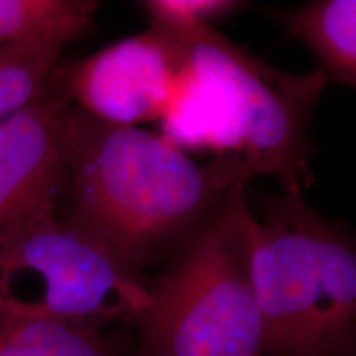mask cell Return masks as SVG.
<instances>
[{"mask_svg":"<svg viewBox=\"0 0 356 356\" xmlns=\"http://www.w3.org/2000/svg\"><path fill=\"white\" fill-rule=\"evenodd\" d=\"M61 145L70 221L139 275L175 254L252 173L238 159L198 163L162 134L114 126L68 104Z\"/></svg>","mask_w":356,"mask_h":356,"instance_id":"cell-1","label":"cell"},{"mask_svg":"<svg viewBox=\"0 0 356 356\" xmlns=\"http://www.w3.org/2000/svg\"><path fill=\"white\" fill-rule=\"evenodd\" d=\"M150 26L175 42L181 63L160 134L184 150L241 160L284 191H304L314 178L310 118L328 83L322 71L275 70L211 24Z\"/></svg>","mask_w":356,"mask_h":356,"instance_id":"cell-2","label":"cell"},{"mask_svg":"<svg viewBox=\"0 0 356 356\" xmlns=\"http://www.w3.org/2000/svg\"><path fill=\"white\" fill-rule=\"evenodd\" d=\"M251 284L266 356H356V236L304 191L267 197L251 221Z\"/></svg>","mask_w":356,"mask_h":356,"instance_id":"cell-3","label":"cell"},{"mask_svg":"<svg viewBox=\"0 0 356 356\" xmlns=\"http://www.w3.org/2000/svg\"><path fill=\"white\" fill-rule=\"evenodd\" d=\"M252 216L243 186L149 282L134 356H266L249 273Z\"/></svg>","mask_w":356,"mask_h":356,"instance_id":"cell-4","label":"cell"},{"mask_svg":"<svg viewBox=\"0 0 356 356\" xmlns=\"http://www.w3.org/2000/svg\"><path fill=\"white\" fill-rule=\"evenodd\" d=\"M149 282L70 220L48 218L0 231V302L104 328L134 325Z\"/></svg>","mask_w":356,"mask_h":356,"instance_id":"cell-5","label":"cell"},{"mask_svg":"<svg viewBox=\"0 0 356 356\" xmlns=\"http://www.w3.org/2000/svg\"><path fill=\"white\" fill-rule=\"evenodd\" d=\"M180 68L175 42L149 25L81 60L58 63L48 89L99 121L137 127L163 118Z\"/></svg>","mask_w":356,"mask_h":356,"instance_id":"cell-6","label":"cell"},{"mask_svg":"<svg viewBox=\"0 0 356 356\" xmlns=\"http://www.w3.org/2000/svg\"><path fill=\"white\" fill-rule=\"evenodd\" d=\"M68 102L47 91L0 122V231L48 218L68 184L61 122Z\"/></svg>","mask_w":356,"mask_h":356,"instance_id":"cell-7","label":"cell"},{"mask_svg":"<svg viewBox=\"0 0 356 356\" xmlns=\"http://www.w3.org/2000/svg\"><path fill=\"white\" fill-rule=\"evenodd\" d=\"M0 356H134L104 328L0 302Z\"/></svg>","mask_w":356,"mask_h":356,"instance_id":"cell-8","label":"cell"},{"mask_svg":"<svg viewBox=\"0 0 356 356\" xmlns=\"http://www.w3.org/2000/svg\"><path fill=\"white\" fill-rule=\"evenodd\" d=\"M275 17L315 53L328 81L356 88V0H317Z\"/></svg>","mask_w":356,"mask_h":356,"instance_id":"cell-9","label":"cell"},{"mask_svg":"<svg viewBox=\"0 0 356 356\" xmlns=\"http://www.w3.org/2000/svg\"><path fill=\"white\" fill-rule=\"evenodd\" d=\"M99 3L92 0H0V44L51 42L83 37Z\"/></svg>","mask_w":356,"mask_h":356,"instance_id":"cell-10","label":"cell"},{"mask_svg":"<svg viewBox=\"0 0 356 356\" xmlns=\"http://www.w3.org/2000/svg\"><path fill=\"white\" fill-rule=\"evenodd\" d=\"M63 48L51 42L0 44V122L47 91Z\"/></svg>","mask_w":356,"mask_h":356,"instance_id":"cell-11","label":"cell"},{"mask_svg":"<svg viewBox=\"0 0 356 356\" xmlns=\"http://www.w3.org/2000/svg\"><path fill=\"white\" fill-rule=\"evenodd\" d=\"M150 25L185 26L211 24L213 20L238 10L234 0H149L142 3Z\"/></svg>","mask_w":356,"mask_h":356,"instance_id":"cell-12","label":"cell"}]
</instances>
